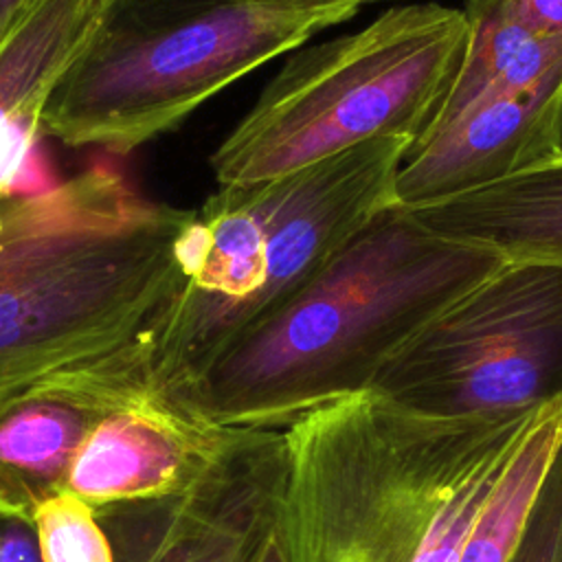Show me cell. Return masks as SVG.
<instances>
[{"instance_id":"7c38bea8","label":"cell","mask_w":562,"mask_h":562,"mask_svg":"<svg viewBox=\"0 0 562 562\" xmlns=\"http://www.w3.org/2000/svg\"><path fill=\"white\" fill-rule=\"evenodd\" d=\"M101 0H33L0 46V130L42 125V110L88 35Z\"/></svg>"},{"instance_id":"5b68a950","label":"cell","mask_w":562,"mask_h":562,"mask_svg":"<svg viewBox=\"0 0 562 562\" xmlns=\"http://www.w3.org/2000/svg\"><path fill=\"white\" fill-rule=\"evenodd\" d=\"M334 24L277 0H101L42 110V132L130 154Z\"/></svg>"},{"instance_id":"7a4b0ae2","label":"cell","mask_w":562,"mask_h":562,"mask_svg":"<svg viewBox=\"0 0 562 562\" xmlns=\"http://www.w3.org/2000/svg\"><path fill=\"white\" fill-rule=\"evenodd\" d=\"M503 261L391 202L178 389L228 428H274L305 404L371 386L411 336Z\"/></svg>"},{"instance_id":"d6986e66","label":"cell","mask_w":562,"mask_h":562,"mask_svg":"<svg viewBox=\"0 0 562 562\" xmlns=\"http://www.w3.org/2000/svg\"><path fill=\"white\" fill-rule=\"evenodd\" d=\"M0 562H42L31 522L9 520L0 525Z\"/></svg>"},{"instance_id":"30bf717a","label":"cell","mask_w":562,"mask_h":562,"mask_svg":"<svg viewBox=\"0 0 562 562\" xmlns=\"http://www.w3.org/2000/svg\"><path fill=\"white\" fill-rule=\"evenodd\" d=\"M430 231L505 259L562 261V156L505 182L411 211Z\"/></svg>"},{"instance_id":"44dd1931","label":"cell","mask_w":562,"mask_h":562,"mask_svg":"<svg viewBox=\"0 0 562 562\" xmlns=\"http://www.w3.org/2000/svg\"><path fill=\"white\" fill-rule=\"evenodd\" d=\"M277 2L329 15L336 24L356 15L362 4H369V0H277Z\"/></svg>"},{"instance_id":"3957f363","label":"cell","mask_w":562,"mask_h":562,"mask_svg":"<svg viewBox=\"0 0 562 562\" xmlns=\"http://www.w3.org/2000/svg\"><path fill=\"white\" fill-rule=\"evenodd\" d=\"M547 406L435 417L367 386L292 411L261 512L283 562H415L461 483Z\"/></svg>"},{"instance_id":"7402d4cb","label":"cell","mask_w":562,"mask_h":562,"mask_svg":"<svg viewBox=\"0 0 562 562\" xmlns=\"http://www.w3.org/2000/svg\"><path fill=\"white\" fill-rule=\"evenodd\" d=\"M244 562H283L277 533L268 525L263 514H259V527H257V533L252 538L250 551H248Z\"/></svg>"},{"instance_id":"cb8c5ba5","label":"cell","mask_w":562,"mask_h":562,"mask_svg":"<svg viewBox=\"0 0 562 562\" xmlns=\"http://www.w3.org/2000/svg\"><path fill=\"white\" fill-rule=\"evenodd\" d=\"M33 0H0V46L18 26Z\"/></svg>"},{"instance_id":"d4e9b609","label":"cell","mask_w":562,"mask_h":562,"mask_svg":"<svg viewBox=\"0 0 562 562\" xmlns=\"http://www.w3.org/2000/svg\"><path fill=\"white\" fill-rule=\"evenodd\" d=\"M371 2H382V0H369V4H371Z\"/></svg>"},{"instance_id":"277c9868","label":"cell","mask_w":562,"mask_h":562,"mask_svg":"<svg viewBox=\"0 0 562 562\" xmlns=\"http://www.w3.org/2000/svg\"><path fill=\"white\" fill-rule=\"evenodd\" d=\"M411 145L380 136L279 178L220 187L195 211L180 283L151 321L156 373L187 382L321 272L393 202Z\"/></svg>"},{"instance_id":"5bb4252c","label":"cell","mask_w":562,"mask_h":562,"mask_svg":"<svg viewBox=\"0 0 562 562\" xmlns=\"http://www.w3.org/2000/svg\"><path fill=\"white\" fill-rule=\"evenodd\" d=\"M33 529L42 562H114L94 507L68 490L35 503Z\"/></svg>"},{"instance_id":"603a6c76","label":"cell","mask_w":562,"mask_h":562,"mask_svg":"<svg viewBox=\"0 0 562 562\" xmlns=\"http://www.w3.org/2000/svg\"><path fill=\"white\" fill-rule=\"evenodd\" d=\"M9 520H22L33 525V505L20 498L2 479H0V525Z\"/></svg>"},{"instance_id":"e0dca14e","label":"cell","mask_w":562,"mask_h":562,"mask_svg":"<svg viewBox=\"0 0 562 562\" xmlns=\"http://www.w3.org/2000/svg\"><path fill=\"white\" fill-rule=\"evenodd\" d=\"M512 562H562V443L540 485Z\"/></svg>"},{"instance_id":"ac0fdd59","label":"cell","mask_w":562,"mask_h":562,"mask_svg":"<svg viewBox=\"0 0 562 562\" xmlns=\"http://www.w3.org/2000/svg\"><path fill=\"white\" fill-rule=\"evenodd\" d=\"M37 132H42L37 123H13L0 130V193L15 191L13 184L24 169Z\"/></svg>"},{"instance_id":"6da1fadb","label":"cell","mask_w":562,"mask_h":562,"mask_svg":"<svg viewBox=\"0 0 562 562\" xmlns=\"http://www.w3.org/2000/svg\"><path fill=\"white\" fill-rule=\"evenodd\" d=\"M193 222L110 167L0 193V417L151 338Z\"/></svg>"},{"instance_id":"9c48e42d","label":"cell","mask_w":562,"mask_h":562,"mask_svg":"<svg viewBox=\"0 0 562 562\" xmlns=\"http://www.w3.org/2000/svg\"><path fill=\"white\" fill-rule=\"evenodd\" d=\"M562 156V64L540 81L494 94L419 147L393 182V204L417 211L505 182Z\"/></svg>"},{"instance_id":"ba28073f","label":"cell","mask_w":562,"mask_h":562,"mask_svg":"<svg viewBox=\"0 0 562 562\" xmlns=\"http://www.w3.org/2000/svg\"><path fill=\"white\" fill-rule=\"evenodd\" d=\"M246 435L252 432L224 426L149 369L101 402L61 490L92 507L167 498L184 492Z\"/></svg>"},{"instance_id":"8fae6325","label":"cell","mask_w":562,"mask_h":562,"mask_svg":"<svg viewBox=\"0 0 562 562\" xmlns=\"http://www.w3.org/2000/svg\"><path fill=\"white\" fill-rule=\"evenodd\" d=\"M461 11L468 22V44L457 77L428 130L411 149L472 105L527 88L562 64V35H538L527 29L509 0H463Z\"/></svg>"},{"instance_id":"8992f818","label":"cell","mask_w":562,"mask_h":562,"mask_svg":"<svg viewBox=\"0 0 562 562\" xmlns=\"http://www.w3.org/2000/svg\"><path fill=\"white\" fill-rule=\"evenodd\" d=\"M465 44L463 11L428 2L393 7L356 33L301 48L213 151L215 180L279 178L380 136L415 145L450 92Z\"/></svg>"},{"instance_id":"2e32d148","label":"cell","mask_w":562,"mask_h":562,"mask_svg":"<svg viewBox=\"0 0 562 562\" xmlns=\"http://www.w3.org/2000/svg\"><path fill=\"white\" fill-rule=\"evenodd\" d=\"M525 437L516 446L487 459L461 483V487L454 492V496L448 501V505L437 516L415 562H457L459 551H461L474 520L479 518V514L485 507L487 498L492 496L494 487L503 479L507 465L516 457Z\"/></svg>"},{"instance_id":"4fadbf2b","label":"cell","mask_w":562,"mask_h":562,"mask_svg":"<svg viewBox=\"0 0 562 562\" xmlns=\"http://www.w3.org/2000/svg\"><path fill=\"white\" fill-rule=\"evenodd\" d=\"M562 443V402L549 404L474 520L457 562H512Z\"/></svg>"},{"instance_id":"52a82bcc","label":"cell","mask_w":562,"mask_h":562,"mask_svg":"<svg viewBox=\"0 0 562 562\" xmlns=\"http://www.w3.org/2000/svg\"><path fill=\"white\" fill-rule=\"evenodd\" d=\"M371 389L435 417L562 402V261L505 259L411 336Z\"/></svg>"},{"instance_id":"ffe728a7","label":"cell","mask_w":562,"mask_h":562,"mask_svg":"<svg viewBox=\"0 0 562 562\" xmlns=\"http://www.w3.org/2000/svg\"><path fill=\"white\" fill-rule=\"evenodd\" d=\"M518 20L538 35H562V0H509Z\"/></svg>"},{"instance_id":"9a60e30c","label":"cell","mask_w":562,"mask_h":562,"mask_svg":"<svg viewBox=\"0 0 562 562\" xmlns=\"http://www.w3.org/2000/svg\"><path fill=\"white\" fill-rule=\"evenodd\" d=\"M259 527L231 516L202 512L178 514L145 562H244Z\"/></svg>"}]
</instances>
